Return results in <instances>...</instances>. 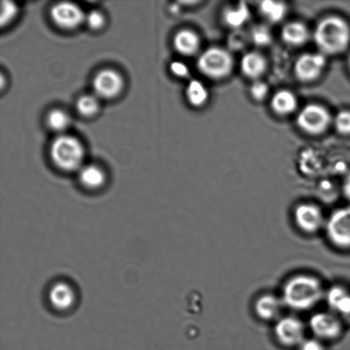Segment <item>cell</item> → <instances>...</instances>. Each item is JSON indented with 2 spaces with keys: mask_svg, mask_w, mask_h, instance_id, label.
Instances as JSON below:
<instances>
[{
  "mask_svg": "<svg viewBox=\"0 0 350 350\" xmlns=\"http://www.w3.org/2000/svg\"><path fill=\"white\" fill-rule=\"evenodd\" d=\"M325 290L320 279L308 273L289 278L284 284L280 297L291 310H311L325 299Z\"/></svg>",
  "mask_w": 350,
  "mask_h": 350,
  "instance_id": "cell-1",
  "label": "cell"
},
{
  "mask_svg": "<svg viewBox=\"0 0 350 350\" xmlns=\"http://www.w3.org/2000/svg\"><path fill=\"white\" fill-rule=\"evenodd\" d=\"M314 42L321 53L336 55L342 53L350 42V29L345 20L329 16L318 23L314 33Z\"/></svg>",
  "mask_w": 350,
  "mask_h": 350,
  "instance_id": "cell-2",
  "label": "cell"
},
{
  "mask_svg": "<svg viewBox=\"0 0 350 350\" xmlns=\"http://www.w3.org/2000/svg\"><path fill=\"white\" fill-rule=\"evenodd\" d=\"M51 159L58 169L66 172L80 170L85 152L80 140L73 136H58L50 147Z\"/></svg>",
  "mask_w": 350,
  "mask_h": 350,
  "instance_id": "cell-3",
  "label": "cell"
},
{
  "mask_svg": "<svg viewBox=\"0 0 350 350\" xmlns=\"http://www.w3.org/2000/svg\"><path fill=\"white\" fill-rule=\"evenodd\" d=\"M324 231L335 248L350 250V204L336 208L329 215Z\"/></svg>",
  "mask_w": 350,
  "mask_h": 350,
  "instance_id": "cell-4",
  "label": "cell"
},
{
  "mask_svg": "<svg viewBox=\"0 0 350 350\" xmlns=\"http://www.w3.org/2000/svg\"><path fill=\"white\" fill-rule=\"evenodd\" d=\"M233 60L231 54L221 48L213 47L199 56L198 68L205 77L221 79L231 73Z\"/></svg>",
  "mask_w": 350,
  "mask_h": 350,
  "instance_id": "cell-5",
  "label": "cell"
},
{
  "mask_svg": "<svg viewBox=\"0 0 350 350\" xmlns=\"http://www.w3.org/2000/svg\"><path fill=\"white\" fill-rule=\"evenodd\" d=\"M345 322L334 312L320 311L311 315L308 327L314 337L321 341L338 339L344 332Z\"/></svg>",
  "mask_w": 350,
  "mask_h": 350,
  "instance_id": "cell-6",
  "label": "cell"
},
{
  "mask_svg": "<svg viewBox=\"0 0 350 350\" xmlns=\"http://www.w3.org/2000/svg\"><path fill=\"white\" fill-rule=\"evenodd\" d=\"M306 330V325L301 319L288 315L275 321L273 334L281 345L298 348L307 338Z\"/></svg>",
  "mask_w": 350,
  "mask_h": 350,
  "instance_id": "cell-7",
  "label": "cell"
},
{
  "mask_svg": "<svg viewBox=\"0 0 350 350\" xmlns=\"http://www.w3.org/2000/svg\"><path fill=\"white\" fill-rule=\"evenodd\" d=\"M293 219L297 228L305 234H317L324 230L327 217L318 205L304 202L294 209Z\"/></svg>",
  "mask_w": 350,
  "mask_h": 350,
  "instance_id": "cell-8",
  "label": "cell"
},
{
  "mask_svg": "<svg viewBox=\"0 0 350 350\" xmlns=\"http://www.w3.org/2000/svg\"><path fill=\"white\" fill-rule=\"evenodd\" d=\"M298 126L310 135H321L330 125L331 116L327 109L319 105L311 104L301 109L297 116Z\"/></svg>",
  "mask_w": 350,
  "mask_h": 350,
  "instance_id": "cell-9",
  "label": "cell"
},
{
  "mask_svg": "<svg viewBox=\"0 0 350 350\" xmlns=\"http://www.w3.org/2000/svg\"><path fill=\"white\" fill-rule=\"evenodd\" d=\"M51 17L57 26L63 29H77L85 23V14L81 7L70 2H61L51 10Z\"/></svg>",
  "mask_w": 350,
  "mask_h": 350,
  "instance_id": "cell-10",
  "label": "cell"
},
{
  "mask_svg": "<svg viewBox=\"0 0 350 350\" xmlns=\"http://www.w3.org/2000/svg\"><path fill=\"white\" fill-rule=\"evenodd\" d=\"M94 95L98 98L111 99L121 94L124 81L121 75L112 70L98 72L92 82Z\"/></svg>",
  "mask_w": 350,
  "mask_h": 350,
  "instance_id": "cell-11",
  "label": "cell"
},
{
  "mask_svg": "<svg viewBox=\"0 0 350 350\" xmlns=\"http://www.w3.org/2000/svg\"><path fill=\"white\" fill-rule=\"evenodd\" d=\"M325 300L329 310L334 312L345 323H350V289L342 284H334L325 291Z\"/></svg>",
  "mask_w": 350,
  "mask_h": 350,
  "instance_id": "cell-12",
  "label": "cell"
},
{
  "mask_svg": "<svg viewBox=\"0 0 350 350\" xmlns=\"http://www.w3.org/2000/svg\"><path fill=\"white\" fill-rule=\"evenodd\" d=\"M325 64H327V60L324 54H304L298 58L295 64V74L301 81H313L320 77Z\"/></svg>",
  "mask_w": 350,
  "mask_h": 350,
  "instance_id": "cell-13",
  "label": "cell"
},
{
  "mask_svg": "<svg viewBox=\"0 0 350 350\" xmlns=\"http://www.w3.org/2000/svg\"><path fill=\"white\" fill-rule=\"evenodd\" d=\"M284 304L280 296L272 293L260 295L254 304V311L260 321H277L281 317Z\"/></svg>",
  "mask_w": 350,
  "mask_h": 350,
  "instance_id": "cell-14",
  "label": "cell"
},
{
  "mask_svg": "<svg viewBox=\"0 0 350 350\" xmlns=\"http://www.w3.org/2000/svg\"><path fill=\"white\" fill-rule=\"evenodd\" d=\"M50 304L57 310H70L75 303V290L66 282H57L51 286L49 291Z\"/></svg>",
  "mask_w": 350,
  "mask_h": 350,
  "instance_id": "cell-15",
  "label": "cell"
},
{
  "mask_svg": "<svg viewBox=\"0 0 350 350\" xmlns=\"http://www.w3.org/2000/svg\"><path fill=\"white\" fill-rule=\"evenodd\" d=\"M174 46L178 53L184 56H192L198 53L200 40L193 31L184 29L175 34Z\"/></svg>",
  "mask_w": 350,
  "mask_h": 350,
  "instance_id": "cell-16",
  "label": "cell"
},
{
  "mask_svg": "<svg viewBox=\"0 0 350 350\" xmlns=\"http://www.w3.org/2000/svg\"><path fill=\"white\" fill-rule=\"evenodd\" d=\"M281 36L288 44L299 46L307 42L310 33L304 24L295 22L288 23L283 27Z\"/></svg>",
  "mask_w": 350,
  "mask_h": 350,
  "instance_id": "cell-17",
  "label": "cell"
},
{
  "mask_svg": "<svg viewBox=\"0 0 350 350\" xmlns=\"http://www.w3.org/2000/svg\"><path fill=\"white\" fill-rule=\"evenodd\" d=\"M241 70L245 77L256 79L266 70V61L262 55L257 53H246L241 59Z\"/></svg>",
  "mask_w": 350,
  "mask_h": 350,
  "instance_id": "cell-18",
  "label": "cell"
},
{
  "mask_svg": "<svg viewBox=\"0 0 350 350\" xmlns=\"http://www.w3.org/2000/svg\"><path fill=\"white\" fill-rule=\"evenodd\" d=\"M271 106L277 114L286 116L291 114L296 109L297 101L293 92L282 90L274 94L271 101Z\"/></svg>",
  "mask_w": 350,
  "mask_h": 350,
  "instance_id": "cell-19",
  "label": "cell"
},
{
  "mask_svg": "<svg viewBox=\"0 0 350 350\" xmlns=\"http://www.w3.org/2000/svg\"><path fill=\"white\" fill-rule=\"evenodd\" d=\"M105 174L100 167L94 165L82 167L79 170V180L85 188L98 189L105 182Z\"/></svg>",
  "mask_w": 350,
  "mask_h": 350,
  "instance_id": "cell-20",
  "label": "cell"
},
{
  "mask_svg": "<svg viewBox=\"0 0 350 350\" xmlns=\"http://www.w3.org/2000/svg\"><path fill=\"white\" fill-rule=\"evenodd\" d=\"M185 95L189 103L195 107H200L207 103L208 92L205 85L198 80H191L189 82Z\"/></svg>",
  "mask_w": 350,
  "mask_h": 350,
  "instance_id": "cell-21",
  "label": "cell"
},
{
  "mask_svg": "<svg viewBox=\"0 0 350 350\" xmlns=\"http://www.w3.org/2000/svg\"><path fill=\"white\" fill-rule=\"evenodd\" d=\"M260 10L262 15L271 23H279L286 14V6L283 3L264 1L260 3Z\"/></svg>",
  "mask_w": 350,
  "mask_h": 350,
  "instance_id": "cell-22",
  "label": "cell"
},
{
  "mask_svg": "<svg viewBox=\"0 0 350 350\" xmlns=\"http://www.w3.org/2000/svg\"><path fill=\"white\" fill-rule=\"evenodd\" d=\"M250 12L245 3H240L235 9L230 8L226 10L224 20L228 26L240 27L248 21Z\"/></svg>",
  "mask_w": 350,
  "mask_h": 350,
  "instance_id": "cell-23",
  "label": "cell"
},
{
  "mask_svg": "<svg viewBox=\"0 0 350 350\" xmlns=\"http://www.w3.org/2000/svg\"><path fill=\"white\" fill-rule=\"evenodd\" d=\"M47 125L55 132H63L70 125V116L62 109H54L47 116Z\"/></svg>",
  "mask_w": 350,
  "mask_h": 350,
  "instance_id": "cell-24",
  "label": "cell"
},
{
  "mask_svg": "<svg viewBox=\"0 0 350 350\" xmlns=\"http://www.w3.org/2000/svg\"><path fill=\"white\" fill-rule=\"evenodd\" d=\"M77 111L85 118L97 114L99 109L98 98L95 95H83L78 99L77 103Z\"/></svg>",
  "mask_w": 350,
  "mask_h": 350,
  "instance_id": "cell-25",
  "label": "cell"
},
{
  "mask_svg": "<svg viewBox=\"0 0 350 350\" xmlns=\"http://www.w3.org/2000/svg\"><path fill=\"white\" fill-rule=\"evenodd\" d=\"M253 42L257 46H267L272 40L270 30L266 26L259 25L254 27L252 32Z\"/></svg>",
  "mask_w": 350,
  "mask_h": 350,
  "instance_id": "cell-26",
  "label": "cell"
},
{
  "mask_svg": "<svg viewBox=\"0 0 350 350\" xmlns=\"http://www.w3.org/2000/svg\"><path fill=\"white\" fill-rule=\"evenodd\" d=\"M335 126L341 135H350V111L339 112L335 118Z\"/></svg>",
  "mask_w": 350,
  "mask_h": 350,
  "instance_id": "cell-27",
  "label": "cell"
},
{
  "mask_svg": "<svg viewBox=\"0 0 350 350\" xmlns=\"http://www.w3.org/2000/svg\"><path fill=\"white\" fill-rule=\"evenodd\" d=\"M18 9L15 3L12 1H7L3 0L2 2V10H1V25L5 26V24H8L12 22V20L16 16Z\"/></svg>",
  "mask_w": 350,
  "mask_h": 350,
  "instance_id": "cell-28",
  "label": "cell"
},
{
  "mask_svg": "<svg viewBox=\"0 0 350 350\" xmlns=\"http://www.w3.org/2000/svg\"><path fill=\"white\" fill-rule=\"evenodd\" d=\"M85 23L92 30L100 29L104 27L105 19L104 15L98 10H92L85 15Z\"/></svg>",
  "mask_w": 350,
  "mask_h": 350,
  "instance_id": "cell-29",
  "label": "cell"
},
{
  "mask_svg": "<svg viewBox=\"0 0 350 350\" xmlns=\"http://www.w3.org/2000/svg\"><path fill=\"white\" fill-rule=\"evenodd\" d=\"M269 94V87L262 81H256L250 88V94L257 101H262Z\"/></svg>",
  "mask_w": 350,
  "mask_h": 350,
  "instance_id": "cell-30",
  "label": "cell"
},
{
  "mask_svg": "<svg viewBox=\"0 0 350 350\" xmlns=\"http://www.w3.org/2000/svg\"><path fill=\"white\" fill-rule=\"evenodd\" d=\"M170 70L175 77L185 78L190 74V70L187 64L180 61H174L170 65Z\"/></svg>",
  "mask_w": 350,
  "mask_h": 350,
  "instance_id": "cell-31",
  "label": "cell"
},
{
  "mask_svg": "<svg viewBox=\"0 0 350 350\" xmlns=\"http://www.w3.org/2000/svg\"><path fill=\"white\" fill-rule=\"evenodd\" d=\"M299 350H325L323 342L317 338H306L298 347Z\"/></svg>",
  "mask_w": 350,
  "mask_h": 350,
  "instance_id": "cell-32",
  "label": "cell"
},
{
  "mask_svg": "<svg viewBox=\"0 0 350 350\" xmlns=\"http://www.w3.org/2000/svg\"><path fill=\"white\" fill-rule=\"evenodd\" d=\"M342 193L346 199L350 202V173L346 176L342 184Z\"/></svg>",
  "mask_w": 350,
  "mask_h": 350,
  "instance_id": "cell-33",
  "label": "cell"
},
{
  "mask_svg": "<svg viewBox=\"0 0 350 350\" xmlns=\"http://www.w3.org/2000/svg\"><path fill=\"white\" fill-rule=\"evenodd\" d=\"M348 64H349V70H350V56L348 59Z\"/></svg>",
  "mask_w": 350,
  "mask_h": 350,
  "instance_id": "cell-34",
  "label": "cell"
}]
</instances>
